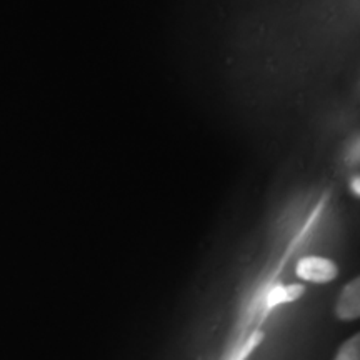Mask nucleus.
Here are the masks:
<instances>
[{
	"instance_id": "obj_4",
	"label": "nucleus",
	"mask_w": 360,
	"mask_h": 360,
	"mask_svg": "<svg viewBox=\"0 0 360 360\" xmlns=\"http://www.w3.org/2000/svg\"><path fill=\"white\" fill-rule=\"evenodd\" d=\"M302 292H304V289L299 285H292V287H289V289H278L276 292H272L274 294L272 302L276 304V302H282V300H294V299H297V297L302 295Z\"/></svg>"
},
{
	"instance_id": "obj_3",
	"label": "nucleus",
	"mask_w": 360,
	"mask_h": 360,
	"mask_svg": "<svg viewBox=\"0 0 360 360\" xmlns=\"http://www.w3.org/2000/svg\"><path fill=\"white\" fill-rule=\"evenodd\" d=\"M334 360H360V337L354 335L339 349Z\"/></svg>"
},
{
	"instance_id": "obj_1",
	"label": "nucleus",
	"mask_w": 360,
	"mask_h": 360,
	"mask_svg": "<svg viewBox=\"0 0 360 360\" xmlns=\"http://www.w3.org/2000/svg\"><path fill=\"white\" fill-rule=\"evenodd\" d=\"M297 276L305 282L327 283L339 276V267L330 259L304 257L297 264Z\"/></svg>"
},
{
	"instance_id": "obj_2",
	"label": "nucleus",
	"mask_w": 360,
	"mask_h": 360,
	"mask_svg": "<svg viewBox=\"0 0 360 360\" xmlns=\"http://www.w3.org/2000/svg\"><path fill=\"white\" fill-rule=\"evenodd\" d=\"M335 315L340 321H357L360 315V282L359 278L350 281L344 287L342 294L337 300Z\"/></svg>"
}]
</instances>
